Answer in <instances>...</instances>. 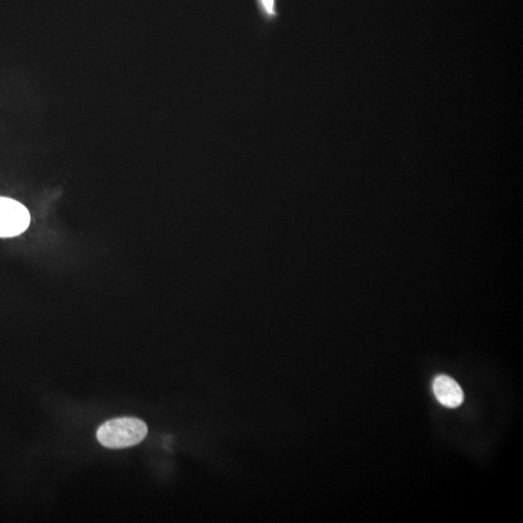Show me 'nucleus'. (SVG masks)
Here are the masks:
<instances>
[{
  "instance_id": "nucleus-1",
  "label": "nucleus",
  "mask_w": 523,
  "mask_h": 523,
  "mask_svg": "<svg viewBox=\"0 0 523 523\" xmlns=\"http://www.w3.org/2000/svg\"><path fill=\"white\" fill-rule=\"evenodd\" d=\"M148 435V426L142 419L123 417L106 422L97 429L101 445L109 448H124L140 444Z\"/></svg>"
},
{
  "instance_id": "nucleus-2",
  "label": "nucleus",
  "mask_w": 523,
  "mask_h": 523,
  "mask_svg": "<svg viewBox=\"0 0 523 523\" xmlns=\"http://www.w3.org/2000/svg\"><path fill=\"white\" fill-rule=\"evenodd\" d=\"M31 215L20 202L0 197V238L17 237L28 229Z\"/></svg>"
},
{
  "instance_id": "nucleus-3",
  "label": "nucleus",
  "mask_w": 523,
  "mask_h": 523,
  "mask_svg": "<svg viewBox=\"0 0 523 523\" xmlns=\"http://www.w3.org/2000/svg\"><path fill=\"white\" fill-rule=\"evenodd\" d=\"M434 392L438 402L448 408H456L463 402V390L458 382L447 375H438L434 381Z\"/></svg>"
},
{
  "instance_id": "nucleus-4",
  "label": "nucleus",
  "mask_w": 523,
  "mask_h": 523,
  "mask_svg": "<svg viewBox=\"0 0 523 523\" xmlns=\"http://www.w3.org/2000/svg\"><path fill=\"white\" fill-rule=\"evenodd\" d=\"M265 12L268 15H275V0H260Z\"/></svg>"
}]
</instances>
